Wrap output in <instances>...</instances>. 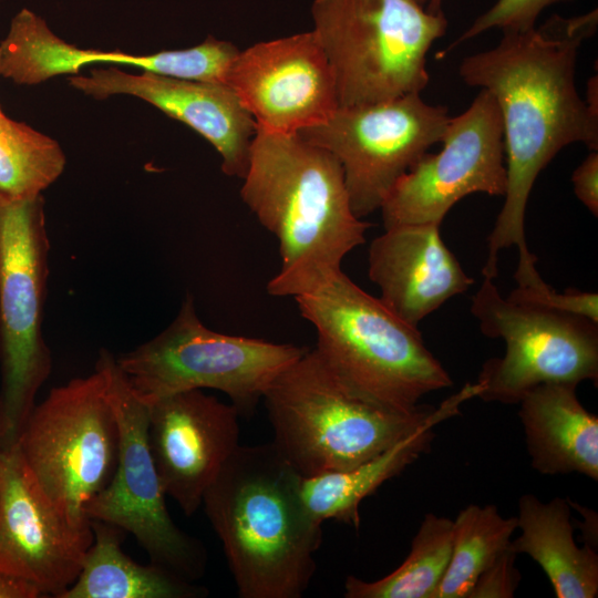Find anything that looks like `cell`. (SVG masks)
<instances>
[{
  "label": "cell",
  "mask_w": 598,
  "mask_h": 598,
  "mask_svg": "<svg viewBox=\"0 0 598 598\" xmlns=\"http://www.w3.org/2000/svg\"><path fill=\"white\" fill-rule=\"evenodd\" d=\"M597 27V9L570 18L553 14L539 27L503 31L496 47L458 66L464 83L494 96L503 121L507 187L487 238L484 278L497 277L498 254L512 246L519 255L517 285L542 278L526 243V206L537 176L564 147L584 143L598 150V120L576 86L579 49Z\"/></svg>",
  "instance_id": "cell-1"
},
{
  "label": "cell",
  "mask_w": 598,
  "mask_h": 598,
  "mask_svg": "<svg viewBox=\"0 0 598 598\" xmlns=\"http://www.w3.org/2000/svg\"><path fill=\"white\" fill-rule=\"evenodd\" d=\"M243 181V202L279 245L269 295L296 298L318 289L365 243L371 224L353 214L339 161L300 135L257 127Z\"/></svg>",
  "instance_id": "cell-2"
},
{
  "label": "cell",
  "mask_w": 598,
  "mask_h": 598,
  "mask_svg": "<svg viewBox=\"0 0 598 598\" xmlns=\"http://www.w3.org/2000/svg\"><path fill=\"white\" fill-rule=\"evenodd\" d=\"M300 476L271 443L239 445L203 497L241 598H300L317 569L321 524Z\"/></svg>",
  "instance_id": "cell-3"
},
{
  "label": "cell",
  "mask_w": 598,
  "mask_h": 598,
  "mask_svg": "<svg viewBox=\"0 0 598 598\" xmlns=\"http://www.w3.org/2000/svg\"><path fill=\"white\" fill-rule=\"evenodd\" d=\"M478 393L476 382L466 383L439 406L396 412L353 393L316 349H308L278 374L262 400L272 443L300 476L310 477L370 461L425 424L460 414L461 404Z\"/></svg>",
  "instance_id": "cell-4"
},
{
  "label": "cell",
  "mask_w": 598,
  "mask_h": 598,
  "mask_svg": "<svg viewBox=\"0 0 598 598\" xmlns=\"http://www.w3.org/2000/svg\"><path fill=\"white\" fill-rule=\"evenodd\" d=\"M293 299L316 329L319 355L362 399L409 413L424 395L453 385L417 327L399 318L342 270Z\"/></svg>",
  "instance_id": "cell-5"
},
{
  "label": "cell",
  "mask_w": 598,
  "mask_h": 598,
  "mask_svg": "<svg viewBox=\"0 0 598 598\" xmlns=\"http://www.w3.org/2000/svg\"><path fill=\"white\" fill-rule=\"evenodd\" d=\"M311 17L339 106L421 93L430 80L427 53L447 29L443 11L413 0H313Z\"/></svg>",
  "instance_id": "cell-6"
},
{
  "label": "cell",
  "mask_w": 598,
  "mask_h": 598,
  "mask_svg": "<svg viewBox=\"0 0 598 598\" xmlns=\"http://www.w3.org/2000/svg\"><path fill=\"white\" fill-rule=\"evenodd\" d=\"M307 350L213 331L187 295L161 333L118 355L116 363L146 404L183 391L214 389L225 393L240 415H251L271 382Z\"/></svg>",
  "instance_id": "cell-7"
},
{
  "label": "cell",
  "mask_w": 598,
  "mask_h": 598,
  "mask_svg": "<svg viewBox=\"0 0 598 598\" xmlns=\"http://www.w3.org/2000/svg\"><path fill=\"white\" fill-rule=\"evenodd\" d=\"M50 243L42 195L0 197V446L17 444L49 378L42 332Z\"/></svg>",
  "instance_id": "cell-8"
},
{
  "label": "cell",
  "mask_w": 598,
  "mask_h": 598,
  "mask_svg": "<svg viewBox=\"0 0 598 598\" xmlns=\"http://www.w3.org/2000/svg\"><path fill=\"white\" fill-rule=\"evenodd\" d=\"M45 496L79 526L85 504L111 481L118 429L103 372L53 388L31 411L17 442Z\"/></svg>",
  "instance_id": "cell-9"
},
{
  "label": "cell",
  "mask_w": 598,
  "mask_h": 598,
  "mask_svg": "<svg viewBox=\"0 0 598 598\" xmlns=\"http://www.w3.org/2000/svg\"><path fill=\"white\" fill-rule=\"evenodd\" d=\"M470 311L484 336L505 342L504 355L487 360L476 380L483 401L518 404L546 383L597 384V322L512 301L487 278L472 296Z\"/></svg>",
  "instance_id": "cell-10"
},
{
  "label": "cell",
  "mask_w": 598,
  "mask_h": 598,
  "mask_svg": "<svg viewBox=\"0 0 598 598\" xmlns=\"http://www.w3.org/2000/svg\"><path fill=\"white\" fill-rule=\"evenodd\" d=\"M95 368L105 377L116 419L118 456L110 483L85 504L83 513L90 520L131 533L152 563L195 581L205 573L206 550L175 525L167 511L148 444V405L134 393L110 351H100Z\"/></svg>",
  "instance_id": "cell-11"
},
{
  "label": "cell",
  "mask_w": 598,
  "mask_h": 598,
  "mask_svg": "<svg viewBox=\"0 0 598 598\" xmlns=\"http://www.w3.org/2000/svg\"><path fill=\"white\" fill-rule=\"evenodd\" d=\"M451 116L421 93L339 106L323 123L297 134L340 163L353 214L363 219L380 209L395 182L431 146L441 143Z\"/></svg>",
  "instance_id": "cell-12"
},
{
  "label": "cell",
  "mask_w": 598,
  "mask_h": 598,
  "mask_svg": "<svg viewBox=\"0 0 598 598\" xmlns=\"http://www.w3.org/2000/svg\"><path fill=\"white\" fill-rule=\"evenodd\" d=\"M437 153H425L390 189L380 210L384 229L441 225L448 210L474 193L504 196L507 171L503 121L494 96L481 89L451 117Z\"/></svg>",
  "instance_id": "cell-13"
},
{
  "label": "cell",
  "mask_w": 598,
  "mask_h": 598,
  "mask_svg": "<svg viewBox=\"0 0 598 598\" xmlns=\"http://www.w3.org/2000/svg\"><path fill=\"white\" fill-rule=\"evenodd\" d=\"M42 492L17 444L0 448V570L59 598L76 580L93 543Z\"/></svg>",
  "instance_id": "cell-14"
},
{
  "label": "cell",
  "mask_w": 598,
  "mask_h": 598,
  "mask_svg": "<svg viewBox=\"0 0 598 598\" xmlns=\"http://www.w3.org/2000/svg\"><path fill=\"white\" fill-rule=\"evenodd\" d=\"M227 84L257 127L268 132L297 134L339 107L332 69L312 30L240 50Z\"/></svg>",
  "instance_id": "cell-15"
},
{
  "label": "cell",
  "mask_w": 598,
  "mask_h": 598,
  "mask_svg": "<svg viewBox=\"0 0 598 598\" xmlns=\"http://www.w3.org/2000/svg\"><path fill=\"white\" fill-rule=\"evenodd\" d=\"M148 405V444L165 495L186 516L239 444V412L203 390H188Z\"/></svg>",
  "instance_id": "cell-16"
},
{
  "label": "cell",
  "mask_w": 598,
  "mask_h": 598,
  "mask_svg": "<svg viewBox=\"0 0 598 598\" xmlns=\"http://www.w3.org/2000/svg\"><path fill=\"white\" fill-rule=\"evenodd\" d=\"M69 84L97 100L115 94L140 97L183 122L221 156L227 176L244 178L257 124L228 84L179 80L144 71L130 74L117 68L93 69L71 75Z\"/></svg>",
  "instance_id": "cell-17"
},
{
  "label": "cell",
  "mask_w": 598,
  "mask_h": 598,
  "mask_svg": "<svg viewBox=\"0 0 598 598\" xmlns=\"http://www.w3.org/2000/svg\"><path fill=\"white\" fill-rule=\"evenodd\" d=\"M440 227L392 226L369 247L368 276L379 287L380 300L414 327L474 283L444 244Z\"/></svg>",
  "instance_id": "cell-18"
},
{
  "label": "cell",
  "mask_w": 598,
  "mask_h": 598,
  "mask_svg": "<svg viewBox=\"0 0 598 598\" xmlns=\"http://www.w3.org/2000/svg\"><path fill=\"white\" fill-rule=\"evenodd\" d=\"M575 383L540 384L518 402L532 467L544 475L579 473L598 480V417Z\"/></svg>",
  "instance_id": "cell-19"
},
{
  "label": "cell",
  "mask_w": 598,
  "mask_h": 598,
  "mask_svg": "<svg viewBox=\"0 0 598 598\" xmlns=\"http://www.w3.org/2000/svg\"><path fill=\"white\" fill-rule=\"evenodd\" d=\"M516 520L520 534L512 539V549L542 567L557 598L597 597L598 555L587 545L577 546L569 499L557 496L545 503L524 494Z\"/></svg>",
  "instance_id": "cell-20"
},
{
  "label": "cell",
  "mask_w": 598,
  "mask_h": 598,
  "mask_svg": "<svg viewBox=\"0 0 598 598\" xmlns=\"http://www.w3.org/2000/svg\"><path fill=\"white\" fill-rule=\"evenodd\" d=\"M93 543L82 569L59 598H202L204 587L161 565H142L122 549L124 530L113 524L91 519Z\"/></svg>",
  "instance_id": "cell-21"
},
{
  "label": "cell",
  "mask_w": 598,
  "mask_h": 598,
  "mask_svg": "<svg viewBox=\"0 0 598 598\" xmlns=\"http://www.w3.org/2000/svg\"><path fill=\"white\" fill-rule=\"evenodd\" d=\"M439 423L425 424L385 452L353 468L302 477L301 498L311 518L321 525L327 519H336L358 529L361 502L430 450L434 439L433 429Z\"/></svg>",
  "instance_id": "cell-22"
},
{
  "label": "cell",
  "mask_w": 598,
  "mask_h": 598,
  "mask_svg": "<svg viewBox=\"0 0 598 598\" xmlns=\"http://www.w3.org/2000/svg\"><path fill=\"white\" fill-rule=\"evenodd\" d=\"M453 520L424 515L404 561L385 577L365 581L354 576L344 581L346 598H433L452 554Z\"/></svg>",
  "instance_id": "cell-23"
},
{
  "label": "cell",
  "mask_w": 598,
  "mask_h": 598,
  "mask_svg": "<svg viewBox=\"0 0 598 598\" xmlns=\"http://www.w3.org/2000/svg\"><path fill=\"white\" fill-rule=\"evenodd\" d=\"M517 530L515 517L497 506L471 504L453 520L452 554L433 598H467L481 574L509 546Z\"/></svg>",
  "instance_id": "cell-24"
},
{
  "label": "cell",
  "mask_w": 598,
  "mask_h": 598,
  "mask_svg": "<svg viewBox=\"0 0 598 598\" xmlns=\"http://www.w3.org/2000/svg\"><path fill=\"white\" fill-rule=\"evenodd\" d=\"M65 163L56 141L25 123L0 117V197L42 195L60 177Z\"/></svg>",
  "instance_id": "cell-25"
},
{
  "label": "cell",
  "mask_w": 598,
  "mask_h": 598,
  "mask_svg": "<svg viewBox=\"0 0 598 598\" xmlns=\"http://www.w3.org/2000/svg\"><path fill=\"white\" fill-rule=\"evenodd\" d=\"M239 51L231 42L208 35L192 48L145 55L89 49L85 62L126 64L179 80L227 84L229 69Z\"/></svg>",
  "instance_id": "cell-26"
},
{
  "label": "cell",
  "mask_w": 598,
  "mask_h": 598,
  "mask_svg": "<svg viewBox=\"0 0 598 598\" xmlns=\"http://www.w3.org/2000/svg\"><path fill=\"white\" fill-rule=\"evenodd\" d=\"M571 0H496L495 3L482 13L474 22L444 51L439 53L443 59L457 45L472 40L473 38L498 28L502 31L516 30L524 31L536 25L539 14L557 2Z\"/></svg>",
  "instance_id": "cell-27"
},
{
  "label": "cell",
  "mask_w": 598,
  "mask_h": 598,
  "mask_svg": "<svg viewBox=\"0 0 598 598\" xmlns=\"http://www.w3.org/2000/svg\"><path fill=\"white\" fill-rule=\"evenodd\" d=\"M507 298L516 302L582 316L598 323V295L594 291L566 289L559 292L543 282L535 287L517 286Z\"/></svg>",
  "instance_id": "cell-28"
},
{
  "label": "cell",
  "mask_w": 598,
  "mask_h": 598,
  "mask_svg": "<svg viewBox=\"0 0 598 598\" xmlns=\"http://www.w3.org/2000/svg\"><path fill=\"white\" fill-rule=\"evenodd\" d=\"M517 554L509 546L477 578L467 598H512L522 576L515 566Z\"/></svg>",
  "instance_id": "cell-29"
},
{
  "label": "cell",
  "mask_w": 598,
  "mask_h": 598,
  "mask_svg": "<svg viewBox=\"0 0 598 598\" xmlns=\"http://www.w3.org/2000/svg\"><path fill=\"white\" fill-rule=\"evenodd\" d=\"M576 197L595 216H598V153L590 151L571 175Z\"/></svg>",
  "instance_id": "cell-30"
},
{
  "label": "cell",
  "mask_w": 598,
  "mask_h": 598,
  "mask_svg": "<svg viewBox=\"0 0 598 598\" xmlns=\"http://www.w3.org/2000/svg\"><path fill=\"white\" fill-rule=\"evenodd\" d=\"M41 591L31 582L0 570V598H39Z\"/></svg>",
  "instance_id": "cell-31"
},
{
  "label": "cell",
  "mask_w": 598,
  "mask_h": 598,
  "mask_svg": "<svg viewBox=\"0 0 598 598\" xmlns=\"http://www.w3.org/2000/svg\"><path fill=\"white\" fill-rule=\"evenodd\" d=\"M575 505L580 509L584 518L580 528L586 540L585 545L597 549V514L586 507H579L578 504Z\"/></svg>",
  "instance_id": "cell-32"
},
{
  "label": "cell",
  "mask_w": 598,
  "mask_h": 598,
  "mask_svg": "<svg viewBox=\"0 0 598 598\" xmlns=\"http://www.w3.org/2000/svg\"><path fill=\"white\" fill-rule=\"evenodd\" d=\"M445 0H429L425 9L429 12L436 13L442 11V4Z\"/></svg>",
  "instance_id": "cell-33"
},
{
  "label": "cell",
  "mask_w": 598,
  "mask_h": 598,
  "mask_svg": "<svg viewBox=\"0 0 598 598\" xmlns=\"http://www.w3.org/2000/svg\"><path fill=\"white\" fill-rule=\"evenodd\" d=\"M413 1H415L417 4H420V6H422V7L425 8V6H426V3H427L429 0H413Z\"/></svg>",
  "instance_id": "cell-34"
},
{
  "label": "cell",
  "mask_w": 598,
  "mask_h": 598,
  "mask_svg": "<svg viewBox=\"0 0 598 598\" xmlns=\"http://www.w3.org/2000/svg\"><path fill=\"white\" fill-rule=\"evenodd\" d=\"M4 115V113L1 111V107H0V117H2Z\"/></svg>",
  "instance_id": "cell-35"
},
{
  "label": "cell",
  "mask_w": 598,
  "mask_h": 598,
  "mask_svg": "<svg viewBox=\"0 0 598 598\" xmlns=\"http://www.w3.org/2000/svg\"><path fill=\"white\" fill-rule=\"evenodd\" d=\"M0 448H1V446H0Z\"/></svg>",
  "instance_id": "cell-36"
}]
</instances>
